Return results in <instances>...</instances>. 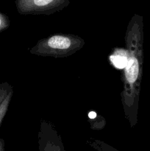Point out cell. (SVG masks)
<instances>
[{"mask_svg":"<svg viewBox=\"0 0 150 151\" xmlns=\"http://www.w3.org/2000/svg\"><path fill=\"white\" fill-rule=\"evenodd\" d=\"M0 24H1V19H0Z\"/></svg>","mask_w":150,"mask_h":151,"instance_id":"obj_6","label":"cell"},{"mask_svg":"<svg viewBox=\"0 0 150 151\" xmlns=\"http://www.w3.org/2000/svg\"><path fill=\"white\" fill-rule=\"evenodd\" d=\"M132 52L129 55L128 62L125 69V78L129 88L135 93L138 92L141 77L142 68V38L141 32L139 27L135 29L133 35Z\"/></svg>","mask_w":150,"mask_h":151,"instance_id":"obj_1","label":"cell"},{"mask_svg":"<svg viewBox=\"0 0 150 151\" xmlns=\"http://www.w3.org/2000/svg\"><path fill=\"white\" fill-rule=\"evenodd\" d=\"M76 44L74 38L69 35H55L43 41L41 44V50L39 51L47 55H63L69 51H74Z\"/></svg>","mask_w":150,"mask_h":151,"instance_id":"obj_2","label":"cell"},{"mask_svg":"<svg viewBox=\"0 0 150 151\" xmlns=\"http://www.w3.org/2000/svg\"><path fill=\"white\" fill-rule=\"evenodd\" d=\"M88 116H89L90 119H94V118H96V114L94 111H91L88 114Z\"/></svg>","mask_w":150,"mask_h":151,"instance_id":"obj_5","label":"cell"},{"mask_svg":"<svg viewBox=\"0 0 150 151\" xmlns=\"http://www.w3.org/2000/svg\"><path fill=\"white\" fill-rule=\"evenodd\" d=\"M128 58H129V54L127 52L122 50L115 52L110 57V60L115 67L122 69L126 67L128 62Z\"/></svg>","mask_w":150,"mask_h":151,"instance_id":"obj_4","label":"cell"},{"mask_svg":"<svg viewBox=\"0 0 150 151\" xmlns=\"http://www.w3.org/2000/svg\"><path fill=\"white\" fill-rule=\"evenodd\" d=\"M69 4V0H17L18 7L25 13H45L57 10Z\"/></svg>","mask_w":150,"mask_h":151,"instance_id":"obj_3","label":"cell"}]
</instances>
